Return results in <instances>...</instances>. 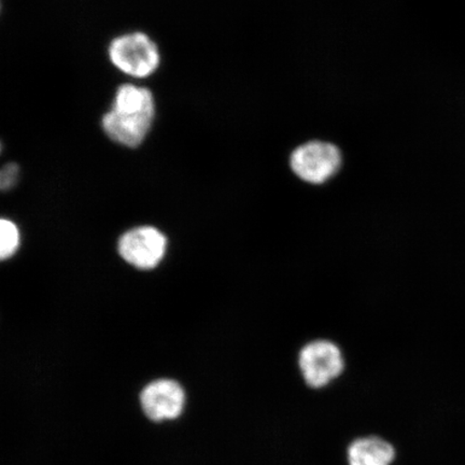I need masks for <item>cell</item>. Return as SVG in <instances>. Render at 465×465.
<instances>
[{"label":"cell","mask_w":465,"mask_h":465,"mask_svg":"<svg viewBox=\"0 0 465 465\" xmlns=\"http://www.w3.org/2000/svg\"><path fill=\"white\" fill-rule=\"evenodd\" d=\"M108 54L116 68L135 78L149 77L161 61L158 46L143 33L115 38L109 45Z\"/></svg>","instance_id":"6da1fadb"},{"label":"cell","mask_w":465,"mask_h":465,"mask_svg":"<svg viewBox=\"0 0 465 465\" xmlns=\"http://www.w3.org/2000/svg\"><path fill=\"white\" fill-rule=\"evenodd\" d=\"M298 362L306 385L313 389L327 387L345 369L340 347L328 340L313 341L302 348Z\"/></svg>","instance_id":"7a4b0ae2"},{"label":"cell","mask_w":465,"mask_h":465,"mask_svg":"<svg viewBox=\"0 0 465 465\" xmlns=\"http://www.w3.org/2000/svg\"><path fill=\"white\" fill-rule=\"evenodd\" d=\"M341 162L339 149L317 142L302 145L291 156V167L296 176L312 184L328 182L339 171Z\"/></svg>","instance_id":"3957f363"},{"label":"cell","mask_w":465,"mask_h":465,"mask_svg":"<svg viewBox=\"0 0 465 465\" xmlns=\"http://www.w3.org/2000/svg\"><path fill=\"white\" fill-rule=\"evenodd\" d=\"M166 247V237L153 226H142L126 232L119 242L121 257L141 270L158 266L164 258Z\"/></svg>","instance_id":"277c9868"},{"label":"cell","mask_w":465,"mask_h":465,"mask_svg":"<svg viewBox=\"0 0 465 465\" xmlns=\"http://www.w3.org/2000/svg\"><path fill=\"white\" fill-rule=\"evenodd\" d=\"M139 400L144 416L151 421L161 422L177 420L182 415L185 393L177 381L159 380L145 386Z\"/></svg>","instance_id":"5b68a950"},{"label":"cell","mask_w":465,"mask_h":465,"mask_svg":"<svg viewBox=\"0 0 465 465\" xmlns=\"http://www.w3.org/2000/svg\"><path fill=\"white\" fill-rule=\"evenodd\" d=\"M154 119L155 114L118 113L112 109L104 115L102 124L114 142L135 148L147 137Z\"/></svg>","instance_id":"8992f818"},{"label":"cell","mask_w":465,"mask_h":465,"mask_svg":"<svg viewBox=\"0 0 465 465\" xmlns=\"http://www.w3.org/2000/svg\"><path fill=\"white\" fill-rule=\"evenodd\" d=\"M347 456L349 465H391L395 450L387 440L368 436L352 441Z\"/></svg>","instance_id":"52a82bcc"},{"label":"cell","mask_w":465,"mask_h":465,"mask_svg":"<svg viewBox=\"0 0 465 465\" xmlns=\"http://www.w3.org/2000/svg\"><path fill=\"white\" fill-rule=\"evenodd\" d=\"M20 246V232L10 220L3 219L0 223V257L9 259Z\"/></svg>","instance_id":"ba28073f"},{"label":"cell","mask_w":465,"mask_h":465,"mask_svg":"<svg viewBox=\"0 0 465 465\" xmlns=\"http://www.w3.org/2000/svg\"><path fill=\"white\" fill-rule=\"evenodd\" d=\"M20 167L15 163L5 165L0 173V188L8 191L15 187L19 180Z\"/></svg>","instance_id":"9c48e42d"}]
</instances>
